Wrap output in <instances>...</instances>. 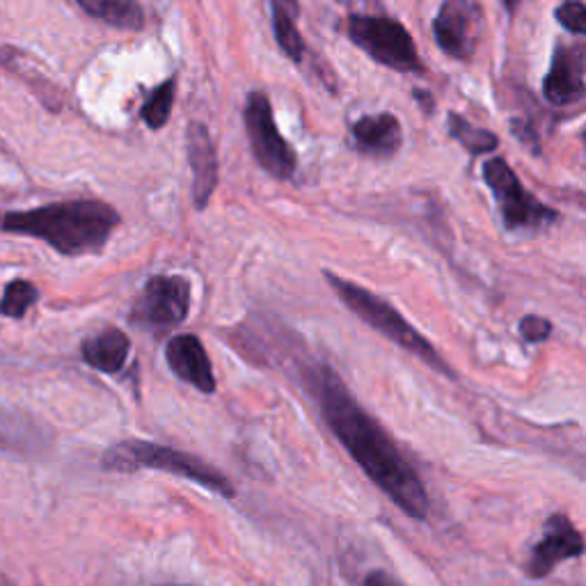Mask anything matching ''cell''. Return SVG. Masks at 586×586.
I'll return each mask as SVG.
<instances>
[{
    "mask_svg": "<svg viewBox=\"0 0 586 586\" xmlns=\"http://www.w3.org/2000/svg\"><path fill=\"white\" fill-rule=\"evenodd\" d=\"M353 141L358 152L376 158H390L403 145V131L392 113L364 115L353 126Z\"/></svg>",
    "mask_w": 586,
    "mask_h": 586,
    "instance_id": "14",
    "label": "cell"
},
{
    "mask_svg": "<svg viewBox=\"0 0 586 586\" xmlns=\"http://www.w3.org/2000/svg\"><path fill=\"white\" fill-rule=\"evenodd\" d=\"M326 282L332 287V291L339 296V300L347 305L356 317H360L367 326H371L376 332H381L383 337H388L390 341H394L397 347H401L403 351L412 353L415 358H420L422 362H426L431 369L456 378V373L450 369L442 360V356L435 351L433 343L415 328L412 323H408V319L403 315H399L397 309L383 300L378 298L376 294L362 289L360 285L351 282V280H343L335 273H323Z\"/></svg>",
    "mask_w": 586,
    "mask_h": 586,
    "instance_id": "3",
    "label": "cell"
},
{
    "mask_svg": "<svg viewBox=\"0 0 586 586\" xmlns=\"http://www.w3.org/2000/svg\"><path fill=\"white\" fill-rule=\"evenodd\" d=\"M484 10L476 0H442L433 19V38L442 53L454 60H470L484 34Z\"/></svg>",
    "mask_w": 586,
    "mask_h": 586,
    "instance_id": "9",
    "label": "cell"
},
{
    "mask_svg": "<svg viewBox=\"0 0 586 586\" xmlns=\"http://www.w3.org/2000/svg\"><path fill=\"white\" fill-rule=\"evenodd\" d=\"M446 126H450V133H452L454 141H459L472 156L491 154V152H495L500 147V141H497L495 133L470 124L463 115L450 113Z\"/></svg>",
    "mask_w": 586,
    "mask_h": 586,
    "instance_id": "18",
    "label": "cell"
},
{
    "mask_svg": "<svg viewBox=\"0 0 586 586\" xmlns=\"http://www.w3.org/2000/svg\"><path fill=\"white\" fill-rule=\"evenodd\" d=\"M246 131L255 161L275 179H291L296 172V152L275 124L270 101L264 92H250L246 101Z\"/></svg>",
    "mask_w": 586,
    "mask_h": 586,
    "instance_id": "8",
    "label": "cell"
},
{
    "mask_svg": "<svg viewBox=\"0 0 586 586\" xmlns=\"http://www.w3.org/2000/svg\"><path fill=\"white\" fill-rule=\"evenodd\" d=\"M76 3L88 17L113 28L143 30L145 25V12L137 0H76Z\"/></svg>",
    "mask_w": 586,
    "mask_h": 586,
    "instance_id": "17",
    "label": "cell"
},
{
    "mask_svg": "<svg viewBox=\"0 0 586 586\" xmlns=\"http://www.w3.org/2000/svg\"><path fill=\"white\" fill-rule=\"evenodd\" d=\"M521 335L525 341L530 343H541L545 341L549 335H553V323H549L547 319L543 317H536V315H530L521 321Z\"/></svg>",
    "mask_w": 586,
    "mask_h": 586,
    "instance_id": "22",
    "label": "cell"
},
{
    "mask_svg": "<svg viewBox=\"0 0 586 586\" xmlns=\"http://www.w3.org/2000/svg\"><path fill=\"white\" fill-rule=\"evenodd\" d=\"M555 17L568 32L577 34V38H582L586 32V6L582 0H566V3L557 8Z\"/></svg>",
    "mask_w": 586,
    "mask_h": 586,
    "instance_id": "21",
    "label": "cell"
},
{
    "mask_svg": "<svg viewBox=\"0 0 586 586\" xmlns=\"http://www.w3.org/2000/svg\"><path fill=\"white\" fill-rule=\"evenodd\" d=\"M484 182L493 191V197L500 206L502 220L508 232L543 229L559 218L555 209H549V206H545L541 199L525 191L518 175H515L508 163L500 156L486 161Z\"/></svg>",
    "mask_w": 586,
    "mask_h": 586,
    "instance_id": "6",
    "label": "cell"
},
{
    "mask_svg": "<svg viewBox=\"0 0 586 586\" xmlns=\"http://www.w3.org/2000/svg\"><path fill=\"white\" fill-rule=\"evenodd\" d=\"M38 287L25 280H12L6 287L3 298H0V315L10 319H23L28 309L38 302Z\"/></svg>",
    "mask_w": 586,
    "mask_h": 586,
    "instance_id": "20",
    "label": "cell"
},
{
    "mask_svg": "<svg viewBox=\"0 0 586 586\" xmlns=\"http://www.w3.org/2000/svg\"><path fill=\"white\" fill-rule=\"evenodd\" d=\"M298 17H300L298 0H270L273 34L275 40H278L282 53L294 62H302L307 53L305 40L298 30Z\"/></svg>",
    "mask_w": 586,
    "mask_h": 586,
    "instance_id": "16",
    "label": "cell"
},
{
    "mask_svg": "<svg viewBox=\"0 0 586 586\" xmlns=\"http://www.w3.org/2000/svg\"><path fill=\"white\" fill-rule=\"evenodd\" d=\"M521 3H523V0H502V6L506 8L508 14H515V12H518Z\"/></svg>",
    "mask_w": 586,
    "mask_h": 586,
    "instance_id": "25",
    "label": "cell"
},
{
    "mask_svg": "<svg viewBox=\"0 0 586 586\" xmlns=\"http://www.w3.org/2000/svg\"><path fill=\"white\" fill-rule=\"evenodd\" d=\"M415 99H420V106H422V103H424V106H426V111L431 113V109H433V103H431V94H426V92H420V90H415Z\"/></svg>",
    "mask_w": 586,
    "mask_h": 586,
    "instance_id": "24",
    "label": "cell"
},
{
    "mask_svg": "<svg viewBox=\"0 0 586 586\" xmlns=\"http://www.w3.org/2000/svg\"><path fill=\"white\" fill-rule=\"evenodd\" d=\"M103 470L109 472H137V470H158L177 474L182 479L193 481V484L204 486L220 497L232 500L236 495V489L232 481L216 470L214 465L204 463L202 459L172 450V446L145 442V440H124L113 444L111 450L101 459Z\"/></svg>",
    "mask_w": 586,
    "mask_h": 586,
    "instance_id": "4",
    "label": "cell"
},
{
    "mask_svg": "<svg viewBox=\"0 0 586 586\" xmlns=\"http://www.w3.org/2000/svg\"><path fill=\"white\" fill-rule=\"evenodd\" d=\"M186 152L193 169V199L202 212L218 186V152L216 143L202 122H191L186 131Z\"/></svg>",
    "mask_w": 586,
    "mask_h": 586,
    "instance_id": "12",
    "label": "cell"
},
{
    "mask_svg": "<svg viewBox=\"0 0 586 586\" xmlns=\"http://www.w3.org/2000/svg\"><path fill=\"white\" fill-rule=\"evenodd\" d=\"M191 312V282L184 275H154L131 309V323L152 332L182 326Z\"/></svg>",
    "mask_w": 586,
    "mask_h": 586,
    "instance_id": "7",
    "label": "cell"
},
{
    "mask_svg": "<svg viewBox=\"0 0 586 586\" xmlns=\"http://www.w3.org/2000/svg\"><path fill=\"white\" fill-rule=\"evenodd\" d=\"M347 34L360 51H364L378 64L390 66L401 74L424 72L415 42H412L410 32L397 19L349 14Z\"/></svg>",
    "mask_w": 586,
    "mask_h": 586,
    "instance_id": "5",
    "label": "cell"
},
{
    "mask_svg": "<svg viewBox=\"0 0 586 586\" xmlns=\"http://www.w3.org/2000/svg\"><path fill=\"white\" fill-rule=\"evenodd\" d=\"M165 360L179 381L204 394L216 392V376L209 356L195 335H177L167 341Z\"/></svg>",
    "mask_w": 586,
    "mask_h": 586,
    "instance_id": "13",
    "label": "cell"
},
{
    "mask_svg": "<svg viewBox=\"0 0 586 586\" xmlns=\"http://www.w3.org/2000/svg\"><path fill=\"white\" fill-rule=\"evenodd\" d=\"M175 94H177V83L175 79H167L163 81L158 88H154L150 94H147V101L145 106L141 111V117L143 122L158 131L167 124L169 115H172V109H175Z\"/></svg>",
    "mask_w": 586,
    "mask_h": 586,
    "instance_id": "19",
    "label": "cell"
},
{
    "mask_svg": "<svg viewBox=\"0 0 586 586\" xmlns=\"http://www.w3.org/2000/svg\"><path fill=\"white\" fill-rule=\"evenodd\" d=\"M117 225V209L101 199L55 202L3 218L6 232L42 238L66 257L101 253Z\"/></svg>",
    "mask_w": 586,
    "mask_h": 586,
    "instance_id": "2",
    "label": "cell"
},
{
    "mask_svg": "<svg viewBox=\"0 0 586 586\" xmlns=\"http://www.w3.org/2000/svg\"><path fill=\"white\" fill-rule=\"evenodd\" d=\"M128 351H131V341L117 328H109V330H103V332L85 339L83 347H81L83 360L92 369L103 371V373L122 371V367L128 360Z\"/></svg>",
    "mask_w": 586,
    "mask_h": 586,
    "instance_id": "15",
    "label": "cell"
},
{
    "mask_svg": "<svg viewBox=\"0 0 586 586\" xmlns=\"http://www.w3.org/2000/svg\"><path fill=\"white\" fill-rule=\"evenodd\" d=\"M364 586H403V584L383 570H373L364 577Z\"/></svg>",
    "mask_w": 586,
    "mask_h": 586,
    "instance_id": "23",
    "label": "cell"
},
{
    "mask_svg": "<svg viewBox=\"0 0 586 586\" xmlns=\"http://www.w3.org/2000/svg\"><path fill=\"white\" fill-rule=\"evenodd\" d=\"M584 555V538L564 513L549 515L543 527V541L532 549L525 566L527 577L543 579L566 559H577Z\"/></svg>",
    "mask_w": 586,
    "mask_h": 586,
    "instance_id": "10",
    "label": "cell"
},
{
    "mask_svg": "<svg viewBox=\"0 0 586 586\" xmlns=\"http://www.w3.org/2000/svg\"><path fill=\"white\" fill-rule=\"evenodd\" d=\"M317 394L326 424L362 472L410 518L424 521L429 495L420 474L405 461L388 431L356 401L335 369L321 367Z\"/></svg>",
    "mask_w": 586,
    "mask_h": 586,
    "instance_id": "1",
    "label": "cell"
},
{
    "mask_svg": "<svg viewBox=\"0 0 586 586\" xmlns=\"http://www.w3.org/2000/svg\"><path fill=\"white\" fill-rule=\"evenodd\" d=\"M341 3H347V0H341Z\"/></svg>",
    "mask_w": 586,
    "mask_h": 586,
    "instance_id": "26",
    "label": "cell"
},
{
    "mask_svg": "<svg viewBox=\"0 0 586 586\" xmlns=\"http://www.w3.org/2000/svg\"><path fill=\"white\" fill-rule=\"evenodd\" d=\"M584 69L586 49L584 44H557L553 53V64L543 81V96L553 106H573L584 96Z\"/></svg>",
    "mask_w": 586,
    "mask_h": 586,
    "instance_id": "11",
    "label": "cell"
}]
</instances>
